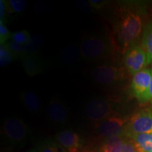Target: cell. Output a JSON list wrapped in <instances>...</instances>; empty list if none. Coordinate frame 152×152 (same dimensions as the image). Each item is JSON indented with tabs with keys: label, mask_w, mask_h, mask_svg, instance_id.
<instances>
[{
	"label": "cell",
	"mask_w": 152,
	"mask_h": 152,
	"mask_svg": "<svg viewBox=\"0 0 152 152\" xmlns=\"http://www.w3.org/2000/svg\"><path fill=\"white\" fill-rule=\"evenodd\" d=\"M142 31V18L137 12L122 11L114 25L113 35L118 49L125 52Z\"/></svg>",
	"instance_id": "obj_1"
},
{
	"label": "cell",
	"mask_w": 152,
	"mask_h": 152,
	"mask_svg": "<svg viewBox=\"0 0 152 152\" xmlns=\"http://www.w3.org/2000/svg\"><path fill=\"white\" fill-rule=\"evenodd\" d=\"M110 43L104 37L87 36L83 38L80 47V54L87 60H96L102 58L109 53Z\"/></svg>",
	"instance_id": "obj_2"
},
{
	"label": "cell",
	"mask_w": 152,
	"mask_h": 152,
	"mask_svg": "<svg viewBox=\"0 0 152 152\" xmlns=\"http://www.w3.org/2000/svg\"><path fill=\"white\" fill-rule=\"evenodd\" d=\"M134 134H152V109L137 112L126 123L125 136Z\"/></svg>",
	"instance_id": "obj_3"
},
{
	"label": "cell",
	"mask_w": 152,
	"mask_h": 152,
	"mask_svg": "<svg viewBox=\"0 0 152 152\" xmlns=\"http://www.w3.org/2000/svg\"><path fill=\"white\" fill-rule=\"evenodd\" d=\"M124 64L129 73L134 75L146 68L149 62L143 48L138 45H133L125 52Z\"/></svg>",
	"instance_id": "obj_4"
},
{
	"label": "cell",
	"mask_w": 152,
	"mask_h": 152,
	"mask_svg": "<svg viewBox=\"0 0 152 152\" xmlns=\"http://www.w3.org/2000/svg\"><path fill=\"white\" fill-rule=\"evenodd\" d=\"M85 114L90 121L98 123L114 116L115 112L108 102L101 99H95L87 104Z\"/></svg>",
	"instance_id": "obj_5"
},
{
	"label": "cell",
	"mask_w": 152,
	"mask_h": 152,
	"mask_svg": "<svg viewBox=\"0 0 152 152\" xmlns=\"http://www.w3.org/2000/svg\"><path fill=\"white\" fill-rule=\"evenodd\" d=\"M151 70L146 68L133 75L131 83L132 94L141 102H149Z\"/></svg>",
	"instance_id": "obj_6"
},
{
	"label": "cell",
	"mask_w": 152,
	"mask_h": 152,
	"mask_svg": "<svg viewBox=\"0 0 152 152\" xmlns=\"http://www.w3.org/2000/svg\"><path fill=\"white\" fill-rule=\"evenodd\" d=\"M125 121L116 115L96 123V132L104 140L112 137L125 136Z\"/></svg>",
	"instance_id": "obj_7"
},
{
	"label": "cell",
	"mask_w": 152,
	"mask_h": 152,
	"mask_svg": "<svg viewBox=\"0 0 152 152\" xmlns=\"http://www.w3.org/2000/svg\"><path fill=\"white\" fill-rule=\"evenodd\" d=\"M3 133L9 140L18 143L23 141L27 136V125L20 118H10L4 123Z\"/></svg>",
	"instance_id": "obj_8"
},
{
	"label": "cell",
	"mask_w": 152,
	"mask_h": 152,
	"mask_svg": "<svg viewBox=\"0 0 152 152\" xmlns=\"http://www.w3.org/2000/svg\"><path fill=\"white\" fill-rule=\"evenodd\" d=\"M92 76L97 83L109 85L122 79L123 71L121 68L113 66H99L93 70Z\"/></svg>",
	"instance_id": "obj_9"
},
{
	"label": "cell",
	"mask_w": 152,
	"mask_h": 152,
	"mask_svg": "<svg viewBox=\"0 0 152 152\" xmlns=\"http://www.w3.org/2000/svg\"><path fill=\"white\" fill-rule=\"evenodd\" d=\"M56 142L67 152H78L82 140L77 133L72 130H64L56 136Z\"/></svg>",
	"instance_id": "obj_10"
},
{
	"label": "cell",
	"mask_w": 152,
	"mask_h": 152,
	"mask_svg": "<svg viewBox=\"0 0 152 152\" xmlns=\"http://www.w3.org/2000/svg\"><path fill=\"white\" fill-rule=\"evenodd\" d=\"M47 113L49 118L55 123L64 122L68 116L67 108L58 99H52L50 101L47 109Z\"/></svg>",
	"instance_id": "obj_11"
},
{
	"label": "cell",
	"mask_w": 152,
	"mask_h": 152,
	"mask_svg": "<svg viewBox=\"0 0 152 152\" xmlns=\"http://www.w3.org/2000/svg\"><path fill=\"white\" fill-rule=\"evenodd\" d=\"M126 137L132 140L137 152H152V134H134Z\"/></svg>",
	"instance_id": "obj_12"
},
{
	"label": "cell",
	"mask_w": 152,
	"mask_h": 152,
	"mask_svg": "<svg viewBox=\"0 0 152 152\" xmlns=\"http://www.w3.org/2000/svg\"><path fill=\"white\" fill-rule=\"evenodd\" d=\"M126 136H115L104 140L99 152H121Z\"/></svg>",
	"instance_id": "obj_13"
},
{
	"label": "cell",
	"mask_w": 152,
	"mask_h": 152,
	"mask_svg": "<svg viewBox=\"0 0 152 152\" xmlns=\"http://www.w3.org/2000/svg\"><path fill=\"white\" fill-rule=\"evenodd\" d=\"M20 99L28 111L37 113L40 110L39 99L33 91H24L21 92Z\"/></svg>",
	"instance_id": "obj_14"
},
{
	"label": "cell",
	"mask_w": 152,
	"mask_h": 152,
	"mask_svg": "<svg viewBox=\"0 0 152 152\" xmlns=\"http://www.w3.org/2000/svg\"><path fill=\"white\" fill-rule=\"evenodd\" d=\"M23 64L25 71L28 75H35L38 74L42 69L40 62L36 58L35 55L25 56L23 58Z\"/></svg>",
	"instance_id": "obj_15"
},
{
	"label": "cell",
	"mask_w": 152,
	"mask_h": 152,
	"mask_svg": "<svg viewBox=\"0 0 152 152\" xmlns=\"http://www.w3.org/2000/svg\"><path fill=\"white\" fill-rule=\"evenodd\" d=\"M141 47L147 55L149 64H152V23L148 24L144 28Z\"/></svg>",
	"instance_id": "obj_16"
},
{
	"label": "cell",
	"mask_w": 152,
	"mask_h": 152,
	"mask_svg": "<svg viewBox=\"0 0 152 152\" xmlns=\"http://www.w3.org/2000/svg\"><path fill=\"white\" fill-rule=\"evenodd\" d=\"M42 44V38L40 35H35L32 36L31 39L29 42L24 45L25 47V56H33L35 55L37 51L39 49Z\"/></svg>",
	"instance_id": "obj_17"
},
{
	"label": "cell",
	"mask_w": 152,
	"mask_h": 152,
	"mask_svg": "<svg viewBox=\"0 0 152 152\" xmlns=\"http://www.w3.org/2000/svg\"><path fill=\"white\" fill-rule=\"evenodd\" d=\"M31 37L32 36L30 35L29 32L26 30H20V31L15 32V33L11 34V41L24 46L25 45L29 42L30 39H31Z\"/></svg>",
	"instance_id": "obj_18"
},
{
	"label": "cell",
	"mask_w": 152,
	"mask_h": 152,
	"mask_svg": "<svg viewBox=\"0 0 152 152\" xmlns=\"http://www.w3.org/2000/svg\"><path fill=\"white\" fill-rule=\"evenodd\" d=\"M39 152H67L57 142L47 140L42 142L38 147Z\"/></svg>",
	"instance_id": "obj_19"
},
{
	"label": "cell",
	"mask_w": 152,
	"mask_h": 152,
	"mask_svg": "<svg viewBox=\"0 0 152 152\" xmlns=\"http://www.w3.org/2000/svg\"><path fill=\"white\" fill-rule=\"evenodd\" d=\"M7 9L10 13H20L25 10L27 1L24 0H9L6 1Z\"/></svg>",
	"instance_id": "obj_20"
},
{
	"label": "cell",
	"mask_w": 152,
	"mask_h": 152,
	"mask_svg": "<svg viewBox=\"0 0 152 152\" xmlns=\"http://www.w3.org/2000/svg\"><path fill=\"white\" fill-rule=\"evenodd\" d=\"M5 45L11 52L14 58H16V57H22V58H23L25 55H26L25 47L23 45H18V44L15 43L12 41L8 42L7 44H5Z\"/></svg>",
	"instance_id": "obj_21"
},
{
	"label": "cell",
	"mask_w": 152,
	"mask_h": 152,
	"mask_svg": "<svg viewBox=\"0 0 152 152\" xmlns=\"http://www.w3.org/2000/svg\"><path fill=\"white\" fill-rule=\"evenodd\" d=\"M14 58L13 54L9 50L5 45H1L0 47V66H5L10 64L11 61Z\"/></svg>",
	"instance_id": "obj_22"
},
{
	"label": "cell",
	"mask_w": 152,
	"mask_h": 152,
	"mask_svg": "<svg viewBox=\"0 0 152 152\" xmlns=\"http://www.w3.org/2000/svg\"><path fill=\"white\" fill-rule=\"evenodd\" d=\"M11 37V34L9 33L4 21L0 20V44L1 45H4L8 42L7 41L10 39Z\"/></svg>",
	"instance_id": "obj_23"
},
{
	"label": "cell",
	"mask_w": 152,
	"mask_h": 152,
	"mask_svg": "<svg viewBox=\"0 0 152 152\" xmlns=\"http://www.w3.org/2000/svg\"><path fill=\"white\" fill-rule=\"evenodd\" d=\"M121 152H137L135 147H134V143L132 140L128 137L126 138L125 140L124 144H123V149Z\"/></svg>",
	"instance_id": "obj_24"
},
{
	"label": "cell",
	"mask_w": 152,
	"mask_h": 152,
	"mask_svg": "<svg viewBox=\"0 0 152 152\" xmlns=\"http://www.w3.org/2000/svg\"><path fill=\"white\" fill-rule=\"evenodd\" d=\"M90 2L92 8L96 9H101L104 8L108 4L107 1H104V0H91Z\"/></svg>",
	"instance_id": "obj_25"
},
{
	"label": "cell",
	"mask_w": 152,
	"mask_h": 152,
	"mask_svg": "<svg viewBox=\"0 0 152 152\" xmlns=\"http://www.w3.org/2000/svg\"><path fill=\"white\" fill-rule=\"evenodd\" d=\"M7 4H6V1L4 0L0 1V18L1 20L4 21V17L6 15V11H7Z\"/></svg>",
	"instance_id": "obj_26"
},
{
	"label": "cell",
	"mask_w": 152,
	"mask_h": 152,
	"mask_svg": "<svg viewBox=\"0 0 152 152\" xmlns=\"http://www.w3.org/2000/svg\"><path fill=\"white\" fill-rule=\"evenodd\" d=\"M149 102L152 103V68L151 69V82L149 87Z\"/></svg>",
	"instance_id": "obj_27"
},
{
	"label": "cell",
	"mask_w": 152,
	"mask_h": 152,
	"mask_svg": "<svg viewBox=\"0 0 152 152\" xmlns=\"http://www.w3.org/2000/svg\"><path fill=\"white\" fill-rule=\"evenodd\" d=\"M23 152H39V150H38V148H37V149H30V150H28V151H23Z\"/></svg>",
	"instance_id": "obj_28"
},
{
	"label": "cell",
	"mask_w": 152,
	"mask_h": 152,
	"mask_svg": "<svg viewBox=\"0 0 152 152\" xmlns=\"http://www.w3.org/2000/svg\"><path fill=\"white\" fill-rule=\"evenodd\" d=\"M82 152H93V151H82Z\"/></svg>",
	"instance_id": "obj_29"
}]
</instances>
